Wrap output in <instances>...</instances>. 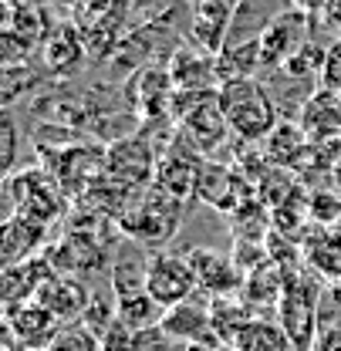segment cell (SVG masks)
<instances>
[{
	"label": "cell",
	"instance_id": "44dd1931",
	"mask_svg": "<svg viewBox=\"0 0 341 351\" xmlns=\"http://www.w3.org/2000/svg\"><path fill=\"white\" fill-rule=\"evenodd\" d=\"M98 341H102V351H139V331L128 328L126 321H112Z\"/></svg>",
	"mask_w": 341,
	"mask_h": 351
},
{
	"label": "cell",
	"instance_id": "2e32d148",
	"mask_svg": "<svg viewBox=\"0 0 341 351\" xmlns=\"http://www.w3.org/2000/svg\"><path fill=\"white\" fill-rule=\"evenodd\" d=\"M233 351H294L281 321H270L267 314H257L254 321L233 338Z\"/></svg>",
	"mask_w": 341,
	"mask_h": 351
},
{
	"label": "cell",
	"instance_id": "277c9868",
	"mask_svg": "<svg viewBox=\"0 0 341 351\" xmlns=\"http://www.w3.org/2000/svg\"><path fill=\"white\" fill-rule=\"evenodd\" d=\"M156 162H159V156H156L152 142L145 135H128V138H119L105 149L102 173L128 186V189H142V186H152Z\"/></svg>",
	"mask_w": 341,
	"mask_h": 351
},
{
	"label": "cell",
	"instance_id": "3957f363",
	"mask_svg": "<svg viewBox=\"0 0 341 351\" xmlns=\"http://www.w3.org/2000/svg\"><path fill=\"white\" fill-rule=\"evenodd\" d=\"M325 287L311 284L307 277H287L284 298H281V324L291 338L294 351H314L318 341V294Z\"/></svg>",
	"mask_w": 341,
	"mask_h": 351
},
{
	"label": "cell",
	"instance_id": "5b68a950",
	"mask_svg": "<svg viewBox=\"0 0 341 351\" xmlns=\"http://www.w3.org/2000/svg\"><path fill=\"white\" fill-rule=\"evenodd\" d=\"M311 31H314V17L311 14H304L301 7H287L267 31H263V38H260V58H263V71H281L294 54H298L301 47L307 44L311 38ZM260 71V75H263Z\"/></svg>",
	"mask_w": 341,
	"mask_h": 351
},
{
	"label": "cell",
	"instance_id": "cb8c5ba5",
	"mask_svg": "<svg viewBox=\"0 0 341 351\" xmlns=\"http://www.w3.org/2000/svg\"><path fill=\"white\" fill-rule=\"evenodd\" d=\"M307 213L318 219V223H335V219H341V203L335 193H318L314 199H311V206H307Z\"/></svg>",
	"mask_w": 341,
	"mask_h": 351
},
{
	"label": "cell",
	"instance_id": "7a4b0ae2",
	"mask_svg": "<svg viewBox=\"0 0 341 351\" xmlns=\"http://www.w3.org/2000/svg\"><path fill=\"white\" fill-rule=\"evenodd\" d=\"M183 210H186L183 199L163 193L159 186H142V189L132 193L126 213L115 223H119V230L126 233L128 240L156 250V247L169 243L172 237L183 230Z\"/></svg>",
	"mask_w": 341,
	"mask_h": 351
},
{
	"label": "cell",
	"instance_id": "603a6c76",
	"mask_svg": "<svg viewBox=\"0 0 341 351\" xmlns=\"http://www.w3.org/2000/svg\"><path fill=\"white\" fill-rule=\"evenodd\" d=\"M321 88L328 91H341V38L328 47V58H325V71H321Z\"/></svg>",
	"mask_w": 341,
	"mask_h": 351
},
{
	"label": "cell",
	"instance_id": "484cf974",
	"mask_svg": "<svg viewBox=\"0 0 341 351\" xmlns=\"http://www.w3.org/2000/svg\"><path fill=\"white\" fill-rule=\"evenodd\" d=\"M335 31H338V38H341V0H328V7H325V14H321Z\"/></svg>",
	"mask_w": 341,
	"mask_h": 351
},
{
	"label": "cell",
	"instance_id": "e0dca14e",
	"mask_svg": "<svg viewBox=\"0 0 341 351\" xmlns=\"http://www.w3.org/2000/svg\"><path fill=\"white\" fill-rule=\"evenodd\" d=\"M263 71V58H260V41L250 44H230L216 54V78L223 82H237V78H257Z\"/></svg>",
	"mask_w": 341,
	"mask_h": 351
},
{
	"label": "cell",
	"instance_id": "7c38bea8",
	"mask_svg": "<svg viewBox=\"0 0 341 351\" xmlns=\"http://www.w3.org/2000/svg\"><path fill=\"white\" fill-rule=\"evenodd\" d=\"M291 7V0H237V10H233V21H230V31H226V44H250L260 41L263 31Z\"/></svg>",
	"mask_w": 341,
	"mask_h": 351
},
{
	"label": "cell",
	"instance_id": "8fae6325",
	"mask_svg": "<svg viewBox=\"0 0 341 351\" xmlns=\"http://www.w3.org/2000/svg\"><path fill=\"white\" fill-rule=\"evenodd\" d=\"M172 85L179 91H213L220 88L216 78V54L203 51V47H176L169 54Z\"/></svg>",
	"mask_w": 341,
	"mask_h": 351
},
{
	"label": "cell",
	"instance_id": "d6986e66",
	"mask_svg": "<svg viewBox=\"0 0 341 351\" xmlns=\"http://www.w3.org/2000/svg\"><path fill=\"white\" fill-rule=\"evenodd\" d=\"M3 240H7V263H17L44 240V223L27 217V213H17V217L7 223Z\"/></svg>",
	"mask_w": 341,
	"mask_h": 351
},
{
	"label": "cell",
	"instance_id": "5bb4252c",
	"mask_svg": "<svg viewBox=\"0 0 341 351\" xmlns=\"http://www.w3.org/2000/svg\"><path fill=\"white\" fill-rule=\"evenodd\" d=\"M301 129L304 135L321 145L325 138H341V98L335 91L321 88L301 112Z\"/></svg>",
	"mask_w": 341,
	"mask_h": 351
},
{
	"label": "cell",
	"instance_id": "4316f807",
	"mask_svg": "<svg viewBox=\"0 0 341 351\" xmlns=\"http://www.w3.org/2000/svg\"><path fill=\"white\" fill-rule=\"evenodd\" d=\"M294 7H301L304 14H311V17H318V14H325V7H328V0H291Z\"/></svg>",
	"mask_w": 341,
	"mask_h": 351
},
{
	"label": "cell",
	"instance_id": "7402d4cb",
	"mask_svg": "<svg viewBox=\"0 0 341 351\" xmlns=\"http://www.w3.org/2000/svg\"><path fill=\"white\" fill-rule=\"evenodd\" d=\"M14 159H17V122L7 112L3 115V125H0V166L3 169H14Z\"/></svg>",
	"mask_w": 341,
	"mask_h": 351
},
{
	"label": "cell",
	"instance_id": "9c48e42d",
	"mask_svg": "<svg viewBox=\"0 0 341 351\" xmlns=\"http://www.w3.org/2000/svg\"><path fill=\"white\" fill-rule=\"evenodd\" d=\"M186 257H189L193 270H196L200 294H207L210 301H213V298H233L237 291H244L247 274L237 267L233 257L216 254L213 247H193Z\"/></svg>",
	"mask_w": 341,
	"mask_h": 351
},
{
	"label": "cell",
	"instance_id": "30bf717a",
	"mask_svg": "<svg viewBox=\"0 0 341 351\" xmlns=\"http://www.w3.org/2000/svg\"><path fill=\"white\" fill-rule=\"evenodd\" d=\"M237 0H189V38L196 47L220 54L233 21Z\"/></svg>",
	"mask_w": 341,
	"mask_h": 351
},
{
	"label": "cell",
	"instance_id": "52a82bcc",
	"mask_svg": "<svg viewBox=\"0 0 341 351\" xmlns=\"http://www.w3.org/2000/svg\"><path fill=\"white\" fill-rule=\"evenodd\" d=\"M159 328L163 335H169L172 341H183V345H203V348L223 345L213 328V301H207L203 294H193L189 301L169 307Z\"/></svg>",
	"mask_w": 341,
	"mask_h": 351
},
{
	"label": "cell",
	"instance_id": "8992f818",
	"mask_svg": "<svg viewBox=\"0 0 341 351\" xmlns=\"http://www.w3.org/2000/svg\"><path fill=\"white\" fill-rule=\"evenodd\" d=\"M149 294L166 307H176L183 301H189L193 294H200L196 284V270L186 254H172V250H159L149 257Z\"/></svg>",
	"mask_w": 341,
	"mask_h": 351
},
{
	"label": "cell",
	"instance_id": "9a60e30c",
	"mask_svg": "<svg viewBox=\"0 0 341 351\" xmlns=\"http://www.w3.org/2000/svg\"><path fill=\"white\" fill-rule=\"evenodd\" d=\"M10 331L31 348H47V341L58 335V317L34 301V304H24L21 311H10Z\"/></svg>",
	"mask_w": 341,
	"mask_h": 351
},
{
	"label": "cell",
	"instance_id": "ba28073f",
	"mask_svg": "<svg viewBox=\"0 0 341 351\" xmlns=\"http://www.w3.org/2000/svg\"><path fill=\"white\" fill-rule=\"evenodd\" d=\"M247 182L244 173L226 166V162H213V159H203L200 166V179H196V199L207 203L216 213H237L247 199Z\"/></svg>",
	"mask_w": 341,
	"mask_h": 351
},
{
	"label": "cell",
	"instance_id": "ffe728a7",
	"mask_svg": "<svg viewBox=\"0 0 341 351\" xmlns=\"http://www.w3.org/2000/svg\"><path fill=\"white\" fill-rule=\"evenodd\" d=\"M44 351H102V341L85 324H68V328H58V335L47 341Z\"/></svg>",
	"mask_w": 341,
	"mask_h": 351
},
{
	"label": "cell",
	"instance_id": "ac0fdd59",
	"mask_svg": "<svg viewBox=\"0 0 341 351\" xmlns=\"http://www.w3.org/2000/svg\"><path fill=\"white\" fill-rule=\"evenodd\" d=\"M44 61L54 75H71L78 71V64L85 61V44H82V34L75 27H58L47 44H44Z\"/></svg>",
	"mask_w": 341,
	"mask_h": 351
},
{
	"label": "cell",
	"instance_id": "4fadbf2b",
	"mask_svg": "<svg viewBox=\"0 0 341 351\" xmlns=\"http://www.w3.org/2000/svg\"><path fill=\"white\" fill-rule=\"evenodd\" d=\"M172 98H176V85L172 75L163 68H142L128 82V101L145 119H163V112H172Z\"/></svg>",
	"mask_w": 341,
	"mask_h": 351
},
{
	"label": "cell",
	"instance_id": "6da1fadb",
	"mask_svg": "<svg viewBox=\"0 0 341 351\" xmlns=\"http://www.w3.org/2000/svg\"><path fill=\"white\" fill-rule=\"evenodd\" d=\"M216 98H220L226 125H230V132L240 142H263L270 132L284 122L274 95L267 91V85L260 78L223 82L216 88Z\"/></svg>",
	"mask_w": 341,
	"mask_h": 351
},
{
	"label": "cell",
	"instance_id": "d4e9b609",
	"mask_svg": "<svg viewBox=\"0 0 341 351\" xmlns=\"http://www.w3.org/2000/svg\"><path fill=\"white\" fill-rule=\"evenodd\" d=\"M314 351H341V328H321Z\"/></svg>",
	"mask_w": 341,
	"mask_h": 351
}]
</instances>
